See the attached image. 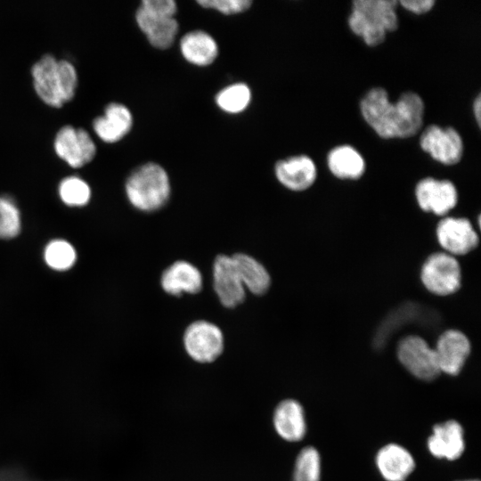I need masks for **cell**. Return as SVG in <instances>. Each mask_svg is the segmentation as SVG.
I'll return each mask as SVG.
<instances>
[{
  "label": "cell",
  "instance_id": "cell-14",
  "mask_svg": "<svg viewBox=\"0 0 481 481\" xmlns=\"http://www.w3.org/2000/svg\"><path fill=\"white\" fill-rule=\"evenodd\" d=\"M274 173L281 184L294 192L310 188L317 177L316 166L306 155L292 156L277 161Z\"/></svg>",
  "mask_w": 481,
  "mask_h": 481
},
{
  "label": "cell",
  "instance_id": "cell-33",
  "mask_svg": "<svg viewBox=\"0 0 481 481\" xmlns=\"http://www.w3.org/2000/svg\"><path fill=\"white\" fill-rule=\"evenodd\" d=\"M473 113L476 118V121L480 127L481 124V97L480 94H478L473 102Z\"/></svg>",
  "mask_w": 481,
  "mask_h": 481
},
{
  "label": "cell",
  "instance_id": "cell-18",
  "mask_svg": "<svg viewBox=\"0 0 481 481\" xmlns=\"http://www.w3.org/2000/svg\"><path fill=\"white\" fill-rule=\"evenodd\" d=\"M135 20L150 44L158 49L170 47L178 33L179 26L175 17L150 13L138 7Z\"/></svg>",
  "mask_w": 481,
  "mask_h": 481
},
{
  "label": "cell",
  "instance_id": "cell-1",
  "mask_svg": "<svg viewBox=\"0 0 481 481\" xmlns=\"http://www.w3.org/2000/svg\"><path fill=\"white\" fill-rule=\"evenodd\" d=\"M360 110L379 137L405 139L421 129L425 107L417 93L404 92L393 103L384 88L373 87L361 99Z\"/></svg>",
  "mask_w": 481,
  "mask_h": 481
},
{
  "label": "cell",
  "instance_id": "cell-16",
  "mask_svg": "<svg viewBox=\"0 0 481 481\" xmlns=\"http://www.w3.org/2000/svg\"><path fill=\"white\" fill-rule=\"evenodd\" d=\"M133 126V116L130 110L119 102H110L102 116L93 121V128L97 136L103 142L112 143L126 135Z\"/></svg>",
  "mask_w": 481,
  "mask_h": 481
},
{
  "label": "cell",
  "instance_id": "cell-26",
  "mask_svg": "<svg viewBox=\"0 0 481 481\" xmlns=\"http://www.w3.org/2000/svg\"><path fill=\"white\" fill-rule=\"evenodd\" d=\"M60 199L70 207H82L86 205L91 198L89 184L77 175L63 178L58 187Z\"/></svg>",
  "mask_w": 481,
  "mask_h": 481
},
{
  "label": "cell",
  "instance_id": "cell-17",
  "mask_svg": "<svg viewBox=\"0 0 481 481\" xmlns=\"http://www.w3.org/2000/svg\"><path fill=\"white\" fill-rule=\"evenodd\" d=\"M428 448L433 456L439 459L453 461L460 458L465 448L461 424L450 420L434 426L428 439Z\"/></svg>",
  "mask_w": 481,
  "mask_h": 481
},
{
  "label": "cell",
  "instance_id": "cell-15",
  "mask_svg": "<svg viewBox=\"0 0 481 481\" xmlns=\"http://www.w3.org/2000/svg\"><path fill=\"white\" fill-rule=\"evenodd\" d=\"M162 289L168 295L180 297L197 294L203 288V276L192 263L177 260L167 266L160 276Z\"/></svg>",
  "mask_w": 481,
  "mask_h": 481
},
{
  "label": "cell",
  "instance_id": "cell-12",
  "mask_svg": "<svg viewBox=\"0 0 481 481\" xmlns=\"http://www.w3.org/2000/svg\"><path fill=\"white\" fill-rule=\"evenodd\" d=\"M415 196L420 208L426 212L444 216L452 209L458 201V192L449 180L426 177L415 188Z\"/></svg>",
  "mask_w": 481,
  "mask_h": 481
},
{
  "label": "cell",
  "instance_id": "cell-7",
  "mask_svg": "<svg viewBox=\"0 0 481 481\" xmlns=\"http://www.w3.org/2000/svg\"><path fill=\"white\" fill-rule=\"evenodd\" d=\"M397 356L403 366L420 379L430 381L441 373L434 348L419 336L403 338L397 347Z\"/></svg>",
  "mask_w": 481,
  "mask_h": 481
},
{
  "label": "cell",
  "instance_id": "cell-5",
  "mask_svg": "<svg viewBox=\"0 0 481 481\" xmlns=\"http://www.w3.org/2000/svg\"><path fill=\"white\" fill-rule=\"evenodd\" d=\"M424 287L437 296L455 293L461 287V271L457 259L445 252L430 255L420 271Z\"/></svg>",
  "mask_w": 481,
  "mask_h": 481
},
{
  "label": "cell",
  "instance_id": "cell-10",
  "mask_svg": "<svg viewBox=\"0 0 481 481\" xmlns=\"http://www.w3.org/2000/svg\"><path fill=\"white\" fill-rule=\"evenodd\" d=\"M213 288L226 308H234L245 301L246 289L235 268L232 256L217 255L213 262Z\"/></svg>",
  "mask_w": 481,
  "mask_h": 481
},
{
  "label": "cell",
  "instance_id": "cell-24",
  "mask_svg": "<svg viewBox=\"0 0 481 481\" xmlns=\"http://www.w3.org/2000/svg\"><path fill=\"white\" fill-rule=\"evenodd\" d=\"M251 101V91L244 83L232 84L216 96V105L223 111L230 114H238L247 109Z\"/></svg>",
  "mask_w": 481,
  "mask_h": 481
},
{
  "label": "cell",
  "instance_id": "cell-28",
  "mask_svg": "<svg viewBox=\"0 0 481 481\" xmlns=\"http://www.w3.org/2000/svg\"><path fill=\"white\" fill-rule=\"evenodd\" d=\"M20 213L14 200L0 195V239H12L20 233Z\"/></svg>",
  "mask_w": 481,
  "mask_h": 481
},
{
  "label": "cell",
  "instance_id": "cell-30",
  "mask_svg": "<svg viewBox=\"0 0 481 481\" xmlns=\"http://www.w3.org/2000/svg\"><path fill=\"white\" fill-rule=\"evenodd\" d=\"M140 7L150 13L166 17H175L177 10L174 0H143Z\"/></svg>",
  "mask_w": 481,
  "mask_h": 481
},
{
  "label": "cell",
  "instance_id": "cell-32",
  "mask_svg": "<svg viewBox=\"0 0 481 481\" xmlns=\"http://www.w3.org/2000/svg\"><path fill=\"white\" fill-rule=\"evenodd\" d=\"M0 481H37L18 468H5L0 470Z\"/></svg>",
  "mask_w": 481,
  "mask_h": 481
},
{
  "label": "cell",
  "instance_id": "cell-13",
  "mask_svg": "<svg viewBox=\"0 0 481 481\" xmlns=\"http://www.w3.org/2000/svg\"><path fill=\"white\" fill-rule=\"evenodd\" d=\"M440 372L457 375L461 372L470 353V342L458 330L443 332L434 348Z\"/></svg>",
  "mask_w": 481,
  "mask_h": 481
},
{
  "label": "cell",
  "instance_id": "cell-23",
  "mask_svg": "<svg viewBox=\"0 0 481 481\" xmlns=\"http://www.w3.org/2000/svg\"><path fill=\"white\" fill-rule=\"evenodd\" d=\"M327 164L330 171L340 179H358L365 171V161L361 153L346 144L330 151Z\"/></svg>",
  "mask_w": 481,
  "mask_h": 481
},
{
  "label": "cell",
  "instance_id": "cell-29",
  "mask_svg": "<svg viewBox=\"0 0 481 481\" xmlns=\"http://www.w3.org/2000/svg\"><path fill=\"white\" fill-rule=\"evenodd\" d=\"M201 7L216 10L225 15H232L247 11L252 4L250 0H200Z\"/></svg>",
  "mask_w": 481,
  "mask_h": 481
},
{
  "label": "cell",
  "instance_id": "cell-19",
  "mask_svg": "<svg viewBox=\"0 0 481 481\" xmlns=\"http://www.w3.org/2000/svg\"><path fill=\"white\" fill-rule=\"evenodd\" d=\"M377 468L387 481H404L415 468L412 454L403 446L388 444L376 455Z\"/></svg>",
  "mask_w": 481,
  "mask_h": 481
},
{
  "label": "cell",
  "instance_id": "cell-6",
  "mask_svg": "<svg viewBox=\"0 0 481 481\" xmlns=\"http://www.w3.org/2000/svg\"><path fill=\"white\" fill-rule=\"evenodd\" d=\"M183 342L188 355L201 363L215 361L224 347V338L221 329L206 320L190 323L183 332Z\"/></svg>",
  "mask_w": 481,
  "mask_h": 481
},
{
  "label": "cell",
  "instance_id": "cell-4",
  "mask_svg": "<svg viewBox=\"0 0 481 481\" xmlns=\"http://www.w3.org/2000/svg\"><path fill=\"white\" fill-rule=\"evenodd\" d=\"M126 195L136 209L151 213L162 208L168 201L171 185L167 171L159 164H143L128 175Z\"/></svg>",
  "mask_w": 481,
  "mask_h": 481
},
{
  "label": "cell",
  "instance_id": "cell-3",
  "mask_svg": "<svg viewBox=\"0 0 481 481\" xmlns=\"http://www.w3.org/2000/svg\"><path fill=\"white\" fill-rule=\"evenodd\" d=\"M395 0H355L347 23L351 31L371 47L381 45L387 33L398 28Z\"/></svg>",
  "mask_w": 481,
  "mask_h": 481
},
{
  "label": "cell",
  "instance_id": "cell-20",
  "mask_svg": "<svg viewBox=\"0 0 481 481\" xmlns=\"http://www.w3.org/2000/svg\"><path fill=\"white\" fill-rule=\"evenodd\" d=\"M273 425L278 435L286 441L297 442L306 434V419L301 404L293 399L281 402L273 414Z\"/></svg>",
  "mask_w": 481,
  "mask_h": 481
},
{
  "label": "cell",
  "instance_id": "cell-9",
  "mask_svg": "<svg viewBox=\"0 0 481 481\" xmlns=\"http://www.w3.org/2000/svg\"><path fill=\"white\" fill-rule=\"evenodd\" d=\"M55 153L72 167L89 163L96 154V145L89 133L70 125L61 126L53 141Z\"/></svg>",
  "mask_w": 481,
  "mask_h": 481
},
{
  "label": "cell",
  "instance_id": "cell-22",
  "mask_svg": "<svg viewBox=\"0 0 481 481\" xmlns=\"http://www.w3.org/2000/svg\"><path fill=\"white\" fill-rule=\"evenodd\" d=\"M232 258L246 290L256 296H262L268 291L271 276L259 261L245 253H236Z\"/></svg>",
  "mask_w": 481,
  "mask_h": 481
},
{
  "label": "cell",
  "instance_id": "cell-21",
  "mask_svg": "<svg viewBox=\"0 0 481 481\" xmlns=\"http://www.w3.org/2000/svg\"><path fill=\"white\" fill-rule=\"evenodd\" d=\"M183 57L196 66L210 65L218 55V45L214 37L203 30H193L183 35L180 41Z\"/></svg>",
  "mask_w": 481,
  "mask_h": 481
},
{
  "label": "cell",
  "instance_id": "cell-27",
  "mask_svg": "<svg viewBox=\"0 0 481 481\" xmlns=\"http://www.w3.org/2000/svg\"><path fill=\"white\" fill-rule=\"evenodd\" d=\"M321 459L318 451L307 446L298 453L294 469L293 481H320Z\"/></svg>",
  "mask_w": 481,
  "mask_h": 481
},
{
  "label": "cell",
  "instance_id": "cell-31",
  "mask_svg": "<svg viewBox=\"0 0 481 481\" xmlns=\"http://www.w3.org/2000/svg\"><path fill=\"white\" fill-rule=\"evenodd\" d=\"M435 0H401V4L404 9L415 14H423L429 12L435 5Z\"/></svg>",
  "mask_w": 481,
  "mask_h": 481
},
{
  "label": "cell",
  "instance_id": "cell-2",
  "mask_svg": "<svg viewBox=\"0 0 481 481\" xmlns=\"http://www.w3.org/2000/svg\"><path fill=\"white\" fill-rule=\"evenodd\" d=\"M31 75L37 94L52 107H61L75 95L77 72L67 60L46 53L33 64Z\"/></svg>",
  "mask_w": 481,
  "mask_h": 481
},
{
  "label": "cell",
  "instance_id": "cell-25",
  "mask_svg": "<svg viewBox=\"0 0 481 481\" xmlns=\"http://www.w3.org/2000/svg\"><path fill=\"white\" fill-rule=\"evenodd\" d=\"M44 259L50 268L56 271H67L76 263L77 253L69 241L57 239L46 245Z\"/></svg>",
  "mask_w": 481,
  "mask_h": 481
},
{
  "label": "cell",
  "instance_id": "cell-11",
  "mask_svg": "<svg viewBox=\"0 0 481 481\" xmlns=\"http://www.w3.org/2000/svg\"><path fill=\"white\" fill-rule=\"evenodd\" d=\"M436 237L445 253L462 256L474 250L479 242L470 221L462 217H444L436 226Z\"/></svg>",
  "mask_w": 481,
  "mask_h": 481
},
{
  "label": "cell",
  "instance_id": "cell-34",
  "mask_svg": "<svg viewBox=\"0 0 481 481\" xmlns=\"http://www.w3.org/2000/svg\"><path fill=\"white\" fill-rule=\"evenodd\" d=\"M464 481H478V480L470 479V480H464Z\"/></svg>",
  "mask_w": 481,
  "mask_h": 481
},
{
  "label": "cell",
  "instance_id": "cell-8",
  "mask_svg": "<svg viewBox=\"0 0 481 481\" xmlns=\"http://www.w3.org/2000/svg\"><path fill=\"white\" fill-rule=\"evenodd\" d=\"M420 148L437 162L452 166L461 161L463 155V141L453 127L428 126L420 137Z\"/></svg>",
  "mask_w": 481,
  "mask_h": 481
}]
</instances>
